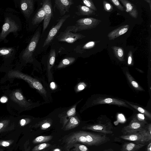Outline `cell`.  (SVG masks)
I'll list each match as a JSON object with an SVG mask.
<instances>
[{"label":"cell","mask_w":151,"mask_h":151,"mask_svg":"<svg viewBox=\"0 0 151 151\" xmlns=\"http://www.w3.org/2000/svg\"><path fill=\"white\" fill-rule=\"evenodd\" d=\"M21 29V22L19 17L12 12H6L0 33V43L2 41L7 42L6 37L11 33L17 37Z\"/></svg>","instance_id":"obj_1"},{"label":"cell","mask_w":151,"mask_h":151,"mask_svg":"<svg viewBox=\"0 0 151 151\" xmlns=\"http://www.w3.org/2000/svg\"><path fill=\"white\" fill-rule=\"evenodd\" d=\"M39 30L36 31L33 35L27 46L20 53L19 58L24 63H31L33 60V53L37 46L40 37Z\"/></svg>","instance_id":"obj_2"},{"label":"cell","mask_w":151,"mask_h":151,"mask_svg":"<svg viewBox=\"0 0 151 151\" xmlns=\"http://www.w3.org/2000/svg\"><path fill=\"white\" fill-rule=\"evenodd\" d=\"M9 76L23 79L26 81L33 88L35 89L40 93L46 96L47 91L42 83L37 79L27 74L14 70L10 72Z\"/></svg>","instance_id":"obj_3"},{"label":"cell","mask_w":151,"mask_h":151,"mask_svg":"<svg viewBox=\"0 0 151 151\" xmlns=\"http://www.w3.org/2000/svg\"><path fill=\"white\" fill-rule=\"evenodd\" d=\"M101 22L100 20L92 17L81 18L78 20L75 24L72 25V32H77L91 29L96 27Z\"/></svg>","instance_id":"obj_4"},{"label":"cell","mask_w":151,"mask_h":151,"mask_svg":"<svg viewBox=\"0 0 151 151\" xmlns=\"http://www.w3.org/2000/svg\"><path fill=\"white\" fill-rule=\"evenodd\" d=\"M147 122L135 114L132 117L129 123L122 129L123 135H127L137 132L141 130L147 124Z\"/></svg>","instance_id":"obj_5"},{"label":"cell","mask_w":151,"mask_h":151,"mask_svg":"<svg viewBox=\"0 0 151 151\" xmlns=\"http://www.w3.org/2000/svg\"><path fill=\"white\" fill-rule=\"evenodd\" d=\"M72 30V26L67 27L64 31L60 32L57 37L58 40L60 42L72 43L79 39H82L86 37L80 33L73 32H71Z\"/></svg>","instance_id":"obj_6"},{"label":"cell","mask_w":151,"mask_h":151,"mask_svg":"<svg viewBox=\"0 0 151 151\" xmlns=\"http://www.w3.org/2000/svg\"><path fill=\"white\" fill-rule=\"evenodd\" d=\"M113 127L111 123L108 122L106 123L99 122L94 124L88 125L82 127L84 130H88L104 134H111Z\"/></svg>","instance_id":"obj_7"},{"label":"cell","mask_w":151,"mask_h":151,"mask_svg":"<svg viewBox=\"0 0 151 151\" xmlns=\"http://www.w3.org/2000/svg\"><path fill=\"white\" fill-rule=\"evenodd\" d=\"M70 17L69 14L66 15L58 20L56 24L51 29L49 32L43 44V47L48 45L52 42L63 23Z\"/></svg>","instance_id":"obj_8"},{"label":"cell","mask_w":151,"mask_h":151,"mask_svg":"<svg viewBox=\"0 0 151 151\" xmlns=\"http://www.w3.org/2000/svg\"><path fill=\"white\" fill-rule=\"evenodd\" d=\"M17 4L27 21L30 17L34 10L33 0H20L18 1Z\"/></svg>","instance_id":"obj_9"},{"label":"cell","mask_w":151,"mask_h":151,"mask_svg":"<svg viewBox=\"0 0 151 151\" xmlns=\"http://www.w3.org/2000/svg\"><path fill=\"white\" fill-rule=\"evenodd\" d=\"M92 105L101 104L115 105L127 107H129L125 101L117 99L107 97H99L96 98L92 101Z\"/></svg>","instance_id":"obj_10"},{"label":"cell","mask_w":151,"mask_h":151,"mask_svg":"<svg viewBox=\"0 0 151 151\" xmlns=\"http://www.w3.org/2000/svg\"><path fill=\"white\" fill-rule=\"evenodd\" d=\"M42 6L45 13L43 27V31L44 32L48 27L53 14L51 1L43 0L42 1Z\"/></svg>","instance_id":"obj_11"},{"label":"cell","mask_w":151,"mask_h":151,"mask_svg":"<svg viewBox=\"0 0 151 151\" xmlns=\"http://www.w3.org/2000/svg\"><path fill=\"white\" fill-rule=\"evenodd\" d=\"M54 8H56L59 11L60 14L64 15L66 12H69L71 6L74 4L72 0H55Z\"/></svg>","instance_id":"obj_12"},{"label":"cell","mask_w":151,"mask_h":151,"mask_svg":"<svg viewBox=\"0 0 151 151\" xmlns=\"http://www.w3.org/2000/svg\"><path fill=\"white\" fill-rule=\"evenodd\" d=\"M119 138L124 140L133 141L137 143L145 144L150 141L147 139L138 132L127 135H122Z\"/></svg>","instance_id":"obj_13"},{"label":"cell","mask_w":151,"mask_h":151,"mask_svg":"<svg viewBox=\"0 0 151 151\" xmlns=\"http://www.w3.org/2000/svg\"><path fill=\"white\" fill-rule=\"evenodd\" d=\"M76 105H75L68 110L59 115L60 123L62 124V129H63L70 119L76 115Z\"/></svg>","instance_id":"obj_14"},{"label":"cell","mask_w":151,"mask_h":151,"mask_svg":"<svg viewBox=\"0 0 151 151\" xmlns=\"http://www.w3.org/2000/svg\"><path fill=\"white\" fill-rule=\"evenodd\" d=\"M11 97L14 101L22 107L27 108L31 105V104L27 101L19 91L16 90L13 92Z\"/></svg>","instance_id":"obj_15"},{"label":"cell","mask_w":151,"mask_h":151,"mask_svg":"<svg viewBox=\"0 0 151 151\" xmlns=\"http://www.w3.org/2000/svg\"><path fill=\"white\" fill-rule=\"evenodd\" d=\"M129 27V26L128 25L121 26L109 33L107 37L109 40H113L126 33Z\"/></svg>","instance_id":"obj_16"},{"label":"cell","mask_w":151,"mask_h":151,"mask_svg":"<svg viewBox=\"0 0 151 151\" xmlns=\"http://www.w3.org/2000/svg\"><path fill=\"white\" fill-rule=\"evenodd\" d=\"M126 9V11L132 18L136 19L138 16V11L135 5L127 0H120Z\"/></svg>","instance_id":"obj_17"},{"label":"cell","mask_w":151,"mask_h":151,"mask_svg":"<svg viewBox=\"0 0 151 151\" xmlns=\"http://www.w3.org/2000/svg\"><path fill=\"white\" fill-rule=\"evenodd\" d=\"M16 48L14 47H2L0 48V57L4 59H9L14 57L17 52Z\"/></svg>","instance_id":"obj_18"},{"label":"cell","mask_w":151,"mask_h":151,"mask_svg":"<svg viewBox=\"0 0 151 151\" xmlns=\"http://www.w3.org/2000/svg\"><path fill=\"white\" fill-rule=\"evenodd\" d=\"M145 145V144L126 142L124 144L121 149V151H138Z\"/></svg>","instance_id":"obj_19"},{"label":"cell","mask_w":151,"mask_h":151,"mask_svg":"<svg viewBox=\"0 0 151 151\" xmlns=\"http://www.w3.org/2000/svg\"><path fill=\"white\" fill-rule=\"evenodd\" d=\"M45 16V12L42 6L37 11L31 21V24L33 25L40 24L44 20Z\"/></svg>","instance_id":"obj_20"},{"label":"cell","mask_w":151,"mask_h":151,"mask_svg":"<svg viewBox=\"0 0 151 151\" xmlns=\"http://www.w3.org/2000/svg\"><path fill=\"white\" fill-rule=\"evenodd\" d=\"M75 14L78 16H91L94 15L95 12L84 5H78Z\"/></svg>","instance_id":"obj_21"},{"label":"cell","mask_w":151,"mask_h":151,"mask_svg":"<svg viewBox=\"0 0 151 151\" xmlns=\"http://www.w3.org/2000/svg\"><path fill=\"white\" fill-rule=\"evenodd\" d=\"M80 122V120L78 116H74L70 119L63 130L67 131L74 128L79 125Z\"/></svg>","instance_id":"obj_22"},{"label":"cell","mask_w":151,"mask_h":151,"mask_svg":"<svg viewBox=\"0 0 151 151\" xmlns=\"http://www.w3.org/2000/svg\"><path fill=\"white\" fill-rule=\"evenodd\" d=\"M66 151H90L85 145L75 143L66 145Z\"/></svg>","instance_id":"obj_23"},{"label":"cell","mask_w":151,"mask_h":151,"mask_svg":"<svg viewBox=\"0 0 151 151\" xmlns=\"http://www.w3.org/2000/svg\"><path fill=\"white\" fill-rule=\"evenodd\" d=\"M55 57L56 52L55 50L54 49L51 50L47 62V70L49 73H50V70L55 63Z\"/></svg>","instance_id":"obj_24"},{"label":"cell","mask_w":151,"mask_h":151,"mask_svg":"<svg viewBox=\"0 0 151 151\" xmlns=\"http://www.w3.org/2000/svg\"><path fill=\"white\" fill-rule=\"evenodd\" d=\"M52 120L50 118H47L36 124L35 127H39L42 130H45L50 128L52 124Z\"/></svg>","instance_id":"obj_25"},{"label":"cell","mask_w":151,"mask_h":151,"mask_svg":"<svg viewBox=\"0 0 151 151\" xmlns=\"http://www.w3.org/2000/svg\"><path fill=\"white\" fill-rule=\"evenodd\" d=\"M95 43L94 41H90L86 43L84 45L78 46L74 50L77 53H82L85 51V50L93 47L95 45Z\"/></svg>","instance_id":"obj_26"},{"label":"cell","mask_w":151,"mask_h":151,"mask_svg":"<svg viewBox=\"0 0 151 151\" xmlns=\"http://www.w3.org/2000/svg\"><path fill=\"white\" fill-rule=\"evenodd\" d=\"M111 48L115 57L120 61H123L124 55L123 49L121 47L116 46H112Z\"/></svg>","instance_id":"obj_27"},{"label":"cell","mask_w":151,"mask_h":151,"mask_svg":"<svg viewBox=\"0 0 151 151\" xmlns=\"http://www.w3.org/2000/svg\"><path fill=\"white\" fill-rule=\"evenodd\" d=\"M125 75L128 81L134 88L138 91H142L144 90L143 88L135 80L129 72L126 71L125 72Z\"/></svg>","instance_id":"obj_28"},{"label":"cell","mask_w":151,"mask_h":151,"mask_svg":"<svg viewBox=\"0 0 151 151\" xmlns=\"http://www.w3.org/2000/svg\"><path fill=\"white\" fill-rule=\"evenodd\" d=\"M147 139L150 141L151 140V124H147L141 130L138 132Z\"/></svg>","instance_id":"obj_29"},{"label":"cell","mask_w":151,"mask_h":151,"mask_svg":"<svg viewBox=\"0 0 151 151\" xmlns=\"http://www.w3.org/2000/svg\"><path fill=\"white\" fill-rule=\"evenodd\" d=\"M125 101L127 104L130 106L131 107L134 108L139 112L143 114L147 117L150 119H151V114L149 111L139 106L132 104L126 101Z\"/></svg>","instance_id":"obj_30"},{"label":"cell","mask_w":151,"mask_h":151,"mask_svg":"<svg viewBox=\"0 0 151 151\" xmlns=\"http://www.w3.org/2000/svg\"><path fill=\"white\" fill-rule=\"evenodd\" d=\"M76 58L73 57H67L63 59L57 66V68H64L72 64L75 60Z\"/></svg>","instance_id":"obj_31"},{"label":"cell","mask_w":151,"mask_h":151,"mask_svg":"<svg viewBox=\"0 0 151 151\" xmlns=\"http://www.w3.org/2000/svg\"><path fill=\"white\" fill-rule=\"evenodd\" d=\"M53 136L51 135L41 136L35 138L32 141L34 144H39L47 142L51 140Z\"/></svg>","instance_id":"obj_32"},{"label":"cell","mask_w":151,"mask_h":151,"mask_svg":"<svg viewBox=\"0 0 151 151\" xmlns=\"http://www.w3.org/2000/svg\"><path fill=\"white\" fill-rule=\"evenodd\" d=\"M84 6L94 11L97 10L92 1L91 0H82L81 2Z\"/></svg>","instance_id":"obj_33"},{"label":"cell","mask_w":151,"mask_h":151,"mask_svg":"<svg viewBox=\"0 0 151 151\" xmlns=\"http://www.w3.org/2000/svg\"><path fill=\"white\" fill-rule=\"evenodd\" d=\"M50 145L48 143H43L38 145L32 149V151H40L49 147Z\"/></svg>","instance_id":"obj_34"},{"label":"cell","mask_w":151,"mask_h":151,"mask_svg":"<svg viewBox=\"0 0 151 151\" xmlns=\"http://www.w3.org/2000/svg\"><path fill=\"white\" fill-rule=\"evenodd\" d=\"M103 4L104 9L107 12H110L112 11V6L108 1L105 0L103 1Z\"/></svg>","instance_id":"obj_35"},{"label":"cell","mask_w":151,"mask_h":151,"mask_svg":"<svg viewBox=\"0 0 151 151\" xmlns=\"http://www.w3.org/2000/svg\"><path fill=\"white\" fill-rule=\"evenodd\" d=\"M118 9L122 11H124V9L118 0H109Z\"/></svg>","instance_id":"obj_36"},{"label":"cell","mask_w":151,"mask_h":151,"mask_svg":"<svg viewBox=\"0 0 151 151\" xmlns=\"http://www.w3.org/2000/svg\"><path fill=\"white\" fill-rule=\"evenodd\" d=\"M31 121V119L29 118H23L19 120V123L21 126H24L29 123Z\"/></svg>","instance_id":"obj_37"},{"label":"cell","mask_w":151,"mask_h":151,"mask_svg":"<svg viewBox=\"0 0 151 151\" xmlns=\"http://www.w3.org/2000/svg\"><path fill=\"white\" fill-rule=\"evenodd\" d=\"M127 64L129 65H132L133 64L132 52L131 50H130L128 53Z\"/></svg>","instance_id":"obj_38"},{"label":"cell","mask_w":151,"mask_h":151,"mask_svg":"<svg viewBox=\"0 0 151 151\" xmlns=\"http://www.w3.org/2000/svg\"><path fill=\"white\" fill-rule=\"evenodd\" d=\"M9 122V119H5L0 122V131L7 126Z\"/></svg>","instance_id":"obj_39"},{"label":"cell","mask_w":151,"mask_h":151,"mask_svg":"<svg viewBox=\"0 0 151 151\" xmlns=\"http://www.w3.org/2000/svg\"><path fill=\"white\" fill-rule=\"evenodd\" d=\"M85 83H79L76 87V91H79L83 90L85 88Z\"/></svg>","instance_id":"obj_40"},{"label":"cell","mask_w":151,"mask_h":151,"mask_svg":"<svg viewBox=\"0 0 151 151\" xmlns=\"http://www.w3.org/2000/svg\"><path fill=\"white\" fill-rule=\"evenodd\" d=\"M11 142L9 141H0V145L3 147H7L11 144Z\"/></svg>","instance_id":"obj_41"},{"label":"cell","mask_w":151,"mask_h":151,"mask_svg":"<svg viewBox=\"0 0 151 151\" xmlns=\"http://www.w3.org/2000/svg\"><path fill=\"white\" fill-rule=\"evenodd\" d=\"M50 87L52 90L55 89L56 87L55 83L54 82H52L50 84Z\"/></svg>","instance_id":"obj_42"},{"label":"cell","mask_w":151,"mask_h":151,"mask_svg":"<svg viewBox=\"0 0 151 151\" xmlns=\"http://www.w3.org/2000/svg\"><path fill=\"white\" fill-rule=\"evenodd\" d=\"M146 149V151H151V143L150 142L147 145Z\"/></svg>","instance_id":"obj_43"},{"label":"cell","mask_w":151,"mask_h":151,"mask_svg":"<svg viewBox=\"0 0 151 151\" xmlns=\"http://www.w3.org/2000/svg\"><path fill=\"white\" fill-rule=\"evenodd\" d=\"M7 100V98L5 97H3L1 99V101L2 102H5Z\"/></svg>","instance_id":"obj_44"},{"label":"cell","mask_w":151,"mask_h":151,"mask_svg":"<svg viewBox=\"0 0 151 151\" xmlns=\"http://www.w3.org/2000/svg\"><path fill=\"white\" fill-rule=\"evenodd\" d=\"M145 1L147 2L149 4L150 10H151V0H144Z\"/></svg>","instance_id":"obj_45"},{"label":"cell","mask_w":151,"mask_h":151,"mask_svg":"<svg viewBox=\"0 0 151 151\" xmlns=\"http://www.w3.org/2000/svg\"><path fill=\"white\" fill-rule=\"evenodd\" d=\"M53 151H61V150L59 148H56L54 149Z\"/></svg>","instance_id":"obj_46"},{"label":"cell","mask_w":151,"mask_h":151,"mask_svg":"<svg viewBox=\"0 0 151 151\" xmlns=\"http://www.w3.org/2000/svg\"><path fill=\"white\" fill-rule=\"evenodd\" d=\"M111 150V149H108V150H106L104 151H113Z\"/></svg>","instance_id":"obj_47"},{"label":"cell","mask_w":151,"mask_h":151,"mask_svg":"<svg viewBox=\"0 0 151 151\" xmlns=\"http://www.w3.org/2000/svg\"><path fill=\"white\" fill-rule=\"evenodd\" d=\"M0 13H1V9H0Z\"/></svg>","instance_id":"obj_48"}]
</instances>
